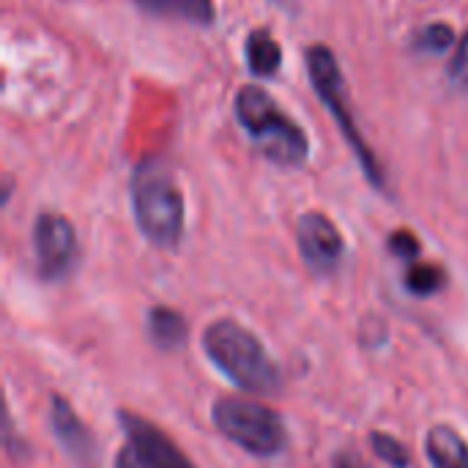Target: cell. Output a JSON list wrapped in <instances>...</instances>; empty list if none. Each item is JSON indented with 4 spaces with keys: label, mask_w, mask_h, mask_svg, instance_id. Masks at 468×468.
I'll use <instances>...</instances> for the list:
<instances>
[{
    "label": "cell",
    "mask_w": 468,
    "mask_h": 468,
    "mask_svg": "<svg viewBox=\"0 0 468 468\" xmlns=\"http://www.w3.org/2000/svg\"><path fill=\"white\" fill-rule=\"evenodd\" d=\"M203 351L211 365L241 392L271 395L280 387V367L266 346L239 321L219 318L203 332Z\"/></svg>",
    "instance_id": "1"
},
{
    "label": "cell",
    "mask_w": 468,
    "mask_h": 468,
    "mask_svg": "<svg viewBox=\"0 0 468 468\" xmlns=\"http://www.w3.org/2000/svg\"><path fill=\"white\" fill-rule=\"evenodd\" d=\"M132 211L140 233L159 250L178 247L184 236V195L162 162H145L132 176Z\"/></svg>",
    "instance_id": "2"
},
{
    "label": "cell",
    "mask_w": 468,
    "mask_h": 468,
    "mask_svg": "<svg viewBox=\"0 0 468 468\" xmlns=\"http://www.w3.org/2000/svg\"><path fill=\"white\" fill-rule=\"evenodd\" d=\"M236 121L269 162L280 167H299L307 162V134L280 110V104L263 88L247 85L236 93Z\"/></svg>",
    "instance_id": "3"
},
{
    "label": "cell",
    "mask_w": 468,
    "mask_h": 468,
    "mask_svg": "<svg viewBox=\"0 0 468 468\" xmlns=\"http://www.w3.org/2000/svg\"><path fill=\"white\" fill-rule=\"evenodd\" d=\"M211 422L230 444L255 458H274L288 441L282 417L247 398H219L211 406Z\"/></svg>",
    "instance_id": "4"
},
{
    "label": "cell",
    "mask_w": 468,
    "mask_h": 468,
    "mask_svg": "<svg viewBox=\"0 0 468 468\" xmlns=\"http://www.w3.org/2000/svg\"><path fill=\"white\" fill-rule=\"evenodd\" d=\"M307 71H310V80L315 85V93L321 96V101L326 104V110L335 115V121L340 123L346 140L351 143L359 165L365 167L367 178L373 186L384 189L387 181H384V170L376 159V154L370 151V145L362 140L359 129H356V121H354V112H351V99H348V90H346V82H343V74H340V66H337V58L332 49L315 44L307 49Z\"/></svg>",
    "instance_id": "5"
},
{
    "label": "cell",
    "mask_w": 468,
    "mask_h": 468,
    "mask_svg": "<svg viewBox=\"0 0 468 468\" xmlns=\"http://www.w3.org/2000/svg\"><path fill=\"white\" fill-rule=\"evenodd\" d=\"M123 447L115 455V468H197L181 447L148 420L121 411Z\"/></svg>",
    "instance_id": "6"
},
{
    "label": "cell",
    "mask_w": 468,
    "mask_h": 468,
    "mask_svg": "<svg viewBox=\"0 0 468 468\" xmlns=\"http://www.w3.org/2000/svg\"><path fill=\"white\" fill-rule=\"evenodd\" d=\"M33 255H36V271L44 282L66 280L80 255L74 225L55 211L38 214L33 225Z\"/></svg>",
    "instance_id": "7"
},
{
    "label": "cell",
    "mask_w": 468,
    "mask_h": 468,
    "mask_svg": "<svg viewBox=\"0 0 468 468\" xmlns=\"http://www.w3.org/2000/svg\"><path fill=\"white\" fill-rule=\"evenodd\" d=\"M296 241H299V255L304 266L321 277L335 274L346 258V239L337 230V225L321 214V211H307L299 217L296 228Z\"/></svg>",
    "instance_id": "8"
},
{
    "label": "cell",
    "mask_w": 468,
    "mask_h": 468,
    "mask_svg": "<svg viewBox=\"0 0 468 468\" xmlns=\"http://www.w3.org/2000/svg\"><path fill=\"white\" fill-rule=\"evenodd\" d=\"M49 428H52V436H55L58 447L63 450V455H66L74 466H96V461H99L96 436H93L90 428L77 417V411L71 409L69 400L52 398V403H49Z\"/></svg>",
    "instance_id": "9"
},
{
    "label": "cell",
    "mask_w": 468,
    "mask_h": 468,
    "mask_svg": "<svg viewBox=\"0 0 468 468\" xmlns=\"http://www.w3.org/2000/svg\"><path fill=\"white\" fill-rule=\"evenodd\" d=\"M425 455L433 468H468V441L450 425H433L425 436Z\"/></svg>",
    "instance_id": "10"
},
{
    "label": "cell",
    "mask_w": 468,
    "mask_h": 468,
    "mask_svg": "<svg viewBox=\"0 0 468 468\" xmlns=\"http://www.w3.org/2000/svg\"><path fill=\"white\" fill-rule=\"evenodd\" d=\"M145 332H148V340L159 351H176V348H184V343L189 337V324L178 310L156 304L148 310Z\"/></svg>",
    "instance_id": "11"
},
{
    "label": "cell",
    "mask_w": 468,
    "mask_h": 468,
    "mask_svg": "<svg viewBox=\"0 0 468 468\" xmlns=\"http://www.w3.org/2000/svg\"><path fill=\"white\" fill-rule=\"evenodd\" d=\"M143 11L154 16H173L192 25H211L214 22V3L211 0H134Z\"/></svg>",
    "instance_id": "12"
},
{
    "label": "cell",
    "mask_w": 468,
    "mask_h": 468,
    "mask_svg": "<svg viewBox=\"0 0 468 468\" xmlns=\"http://www.w3.org/2000/svg\"><path fill=\"white\" fill-rule=\"evenodd\" d=\"M247 63L258 77H269V74H274L280 69L282 49H280V44L274 41V36L266 27L250 33V38H247Z\"/></svg>",
    "instance_id": "13"
},
{
    "label": "cell",
    "mask_w": 468,
    "mask_h": 468,
    "mask_svg": "<svg viewBox=\"0 0 468 468\" xmlns=\"http://www.w3.org/2000/svg\"><path fill=\"white\" fill-rule=\"evenodd\" d=\"M370 447L376 452V458L381 463L392 468H411V452L403 441H398L395 436L389 433H381V431H373L370 433Z\"/></svg>",
    "instance_id": "14"
},
{
    "label": "cell",
    "mask_w": 468,
    "mask_h": 468,
    "mask_svg": "<svg viewBox=\"0 0 468 468\" xmlns=\"http://www.w3.org/2000/svg\"><path fill=\"white\" fill-rule=\"evenodd\" d=\"M452 44H455V30L444 22H431L414 33V49H420V52L439 55Z\"/></svg>",
    "instance_id": "15"
},
{
    "label": "cell",
    "mask_w": 468,
    "mask_h": 468,
    "mask_svg": "<svg viewBox=\"0 0 468 468\" xmlns=\"http://www.w3.org/2000/svg\"><path fill=\"white\" fill-rule=\"evenodd\" d=\"M406 288H409V293H414V296H433V293H439L441 288H444V271L441 269H436V266H411L409 271H406Z\"/></svg>",
    "instance_id": "16"
},
{
    "label": "cell",
    "mask_w": 468,
    "mask_h": 468,
    "mask_svg": "<svg viewBox=\"0 0 468 468\" xmlns=\"http://www.w3.org/2000/svg\"><path fill=\"white\" fill-rule=\"evenodd\" d=\"M389 250L403 261H414V258H420V239L409 230H395L389 236Z\"/></svg>",
    "instance_id": "17"
},
{
    "label": "cell",
    "mask_w": 468,
    "mask_h": 468,
    "mask_svg": "<svg viewBox=\"0 0 468 468\" xmlns=\"http://www.w3.org/2000/svg\"><path fill=\"white\" fill-rule=\"evenodd\" d=\"M450 80L458 85V88H468V30L463 33L461 44H458V52L450 63Z\"/></svg>",
    "instance_id": "18"
},
{
    "label": "cell",
    "mask_w": 468,
    "mask_h": 468,
    "mask_svg": "<svg viewBox=\"0 0 468 468\" xmlns=\"http://www.w3.org/2000/svg\"><path fill=\"white\" fill-rule=\"evenodd\" d=\"M332 468H367V463L356 452H340V455H335Z\"/></svg>",
    "instance_id": "19"
}]
</instances>
